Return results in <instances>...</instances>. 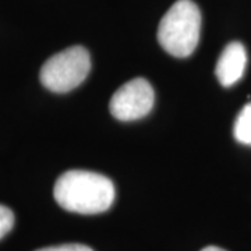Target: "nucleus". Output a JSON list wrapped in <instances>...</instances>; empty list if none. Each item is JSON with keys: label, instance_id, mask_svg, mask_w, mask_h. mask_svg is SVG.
<instances>
[{"label": "nucleus", "instance_id": "20e7f679", "mask_svg": "<svg viewBox=\"0 0 251 251\" xmlns=\"http://www.w3.org/2000/svg\"><path fill=\"white\" fill-rule=\"evenodd\" d=\"M153 100L155 94L151 84L144 78H134L113 94L109 109L117 120L131 122L147 116L152 109Z\"/></svg>", "mask_w": 251, "mask_h": 251}, {"label": "nucleus", "instance_id": "39448f33", "mask_svg": "<svg viewBox=\"0 0 251 251\" xmlns=\"http://www.w3.org/2000/svg\"><path fill=\"white\" fill-rule=\"evenodd\" d=\"M247 66V52L240 42H230L216 63V77L224 87H230L240 80Z\"/></svg>", "mask_w": 251, "mask_h": 251}, {"label": "nucleus", "instance_id": "6e6552de", "mask_svg": "<svg viewBox=\"0 0 251 251\" xmlns=\"http://www.w3.org/2000/svg\"><path fill=\"white\" fill-rule=\"evenodd\" d=\"M36 251H92L88 246L84 244H77V243H72V244H60V246H52V247H45L41 250Z\"/></svg>", "mask_w": 251, "mask_h": 251}, {"label": "nucleus", "instance_id": "0eeeda50", "mask_svg": "<svg viewBox=\"0 0 251 251\" xmlns=\"http://www.w3.org/2000/svg\"><path fill=\"white\" fill-rule=\"evenodd\" d=\"M14 226V214L4 205H0V239H3Z\"/></svg>", "mask_w": 251, "mask_h": 251}, {"label": "nucleus", "instance_id": "1a4fd4ad", "mask_svg": "<svg viewBox=\"0 0 251 251\" xmlns=\"http://www.w3.org/2000/svg\"><path fill=\"white\" fill-rule=\"evenodd\" d=\"M201 251H226V250H224V249H219V247H215V246H209V247L202 249Z\"/></svg>", "mask_w": 251, "mask_h": 251}, {"label": "nucleus", "instance_id": "f03ea898", "mask_svg": "<svg viewBox=\"0 0 251 251\" xmlns=\"http://www.w3.org/2000/svg\"><path fill=\"white\" fill-rule=\"evenodd\" d=\"M201 34V13L191 0H177L161 20L158 41L175 57H187L197 48Z\"/></svg>", "mask_w": 251, "mask_h": 251}, {"label": "nucleus", "instance_id": "7ed1b4c3", "mask_svg": "<svg viewBox=\"0 0 251 251\" xmlns=\"http://www.w3.org/2000/svg\"><path fill=\"white\" fill-rule=\"evenodd\" d=\"M90 70L88 50L82 46H72L48 59L41 69L39 78L45 88L63 94L78 87Z\"/></svg>", "mask_w": 251, "mask_h": 251}, {"label": "nucleus", "instance_id": "423d86ee", "mask_svg": "<svg viewBox=\"0 0 251 251\" xmlns=\"http://www.w3.org/2000/svg\"><path fill=\"white\" fill-rule=\"evenodd\" d=\"M233 134L240 144L251 145V102L240 110L234 123Z\"/></svg>", "mask_w": 251, "mask_h": 251}, {"label": "nucleus", "instance_id": "f257e3e1", "mask_svg": "<svg viewBox=\"0 0 251 251\" xmlns=\"http://www.w3.org/2000/svg\"><path fill=\"white\" fill-rule=\"evenodd\" d=\"M56 202L63 209L82 215L108 211L115 201V186L103 175L88 171L64 172L53 188Z\"/></svg>", "mask_w": 251, "mask_h": 251}]
</instances>
